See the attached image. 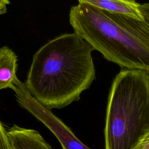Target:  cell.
I'll list each match as a JSON object with an SVG mask.
<instances>
[{
  "mask_svg": "<svg viewBox=\"0 0 149 149\" xmlns=\"http://www.w3.org/2000/svg\"><path fill=\"white\" fill-rule=\"evenodd\" d=\"M0 149H12L8 132L0 122Z\"/></svg>",
  "mask_w": 149,
  "mask_h": 149,
  "instance_id": "cell-8",
  "label": "cell"
},
{
  "mask_svg": "<svg viewBox=\"0 0 149 149\" xmlns=\"http://www.w3.org/2000/svg\"><path fill=\"white\" fill-rule=\"evenodd\" d=\"M136 149H149V133L142 140Z\"/></svg>",
  "mask_w": 149,
  "mask_h": 149,
  "instance_id": "cell-10",
  "label": "cell"
},
{
  "mask_svg": "<svg viewBox=\"0 0 149 149\" xmlns=\"http://www.w3.org/2000/svg\"><path fill=\"white\" fill-rule=\"evenodd\" d=\"M126 1H128L130 2H136V0H126Z\"/></svg>",
  "mask_w": 149,
  "mask_h": 149,
  "instance_id": "cell-12",
  "label": "cell"
},
{
  "mask_svg": "<svg viewBox=\"0 0 149 149\" xmlns=\"http://www.w3.org/2000/svg\"><path fill=\"white\" fill-rule=\"evenodd\" d=\"M139 9L143 18L149 23V2L140 4Z\"/></svg>",
  "mask_w": 149,
  "mask_h": 149,
  "instance_id": "cell-9",
  "label": "cell"
},
{
  "mask_svg": "<svg viewBox=\"0 0 149 149\" xmlns=\"http://www.w3.org/2000/svg\"><path fill=\"white\" fill-rule=\"evenodd\" d=\"M19 105L41 122L57 138L62 149H90L73 134L72 130L50 109L39 103L29 92L24 83L16 77L11 88Z\"/></svg>",
  "mask_w": 149,
  "mask_h": 149,
  "instance_id": "cell-4",
  "label": "cell"
},
{
  "mask_svg": "<svg viewBox=\"0 0 149 149\" xmlns=\"http://www.w3.org/2000/svg\"><path fill=\"white\" fill-rule=\"evenodd\" d=\"M7 132L12 149H52L34 129L13 125Z\"/></svg>",
  "mask_w": 149,
  "mask_h": 149,
  "instance_id": "cell-5",
  "label": "cell"
},
{
  "mask_svg": "<svg viewBox=\"0 0 149 149\" xmlns=\"http://www.w3.org/2000/svg\"><path fill=\"white\" fill-rule=\"evenodd\" d=\"M79 3L88 4L101 9L123 14L139 19H144L139 3L126 0H78Z\"/></svg>",
  "mask_w": 149,
  "mask_h": 149,
  "instance_id": "cell-6",
  "label": "cell"
},
{
  "mask_svg": "<svg viewBox=\"0 0 149 149\" xmlns=\"http://www.w3.org/2000/svg\"><path fill=\"white\" fill-rule=\"evenodd\" d=\"M17 57L8 47L0 48V90L11 88L17 77Z\"/></svg>",
  "mask_w": 149,
  "mask_h": 149,
  "instance_id": "cell-7",
  "label": "cell"
},
{
  "mask_svg": "<svg viewBox=\"0 0 149 149\" xmlns=\"http://www.w3.org/2000/svg\"><path fill=\"white\" fill-rule=\"evenodd\" d=\"M149 133V72L123 69L113 80L104 129L105 149H136Z\"/></svg>",
  "mask_w": 149,
  "mask_h": 149,
  "instance_id": "cell-3",
  "label": "cell"
},
{
  "mask_svg": "<svg viewBox=\"0 0 149 149\" xmlns=\"http://www.w3.org/2000/svg\"><path fill=\"white\" fill-rule=\"evenodd\" d=\"M93 50L75 32L49 40L33 55L24 83L29 92L49 109L78 101L95 79Z\"/></svg>",
  "mask_w": 149,
  "mask_h": 149,
  "instance_id": "cell-1",
  "label": "cell"
},
{
  "mask_svg": "<svg viewBox=\"0 0 149 149\" xmlns=\"http://www.w3.org/2000/svg\"><path fill=\"white\" fill-rule=\"evenodd\" d=\"M9 3V0H0V15L7 12V6Z\"/></svg>",
  "mask_w": 149,
  "mask_h": 149,
  "instance_id": "cell-11",
  "label": "cell"
},
{
  "mask_svg": "<svg viewBox=\"0 0 149 149\" xmlns=\"http://www.w3.org/2000/svg\"><path fill=\"white\" fill-rule=\"evenodd\" d=\"M69 22L108 61L149 72V23L144 19L79 3L70 9Z\"/></svg>",
  "mask_w": 149,
  "mask_h": 149,
  "instance_id": "cell-2",
  "label": "cell"
}]
</instances>
